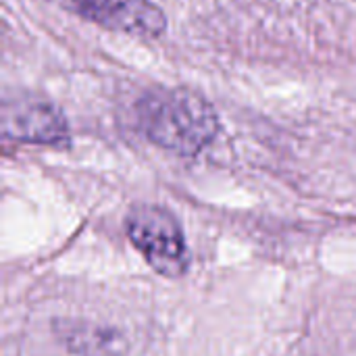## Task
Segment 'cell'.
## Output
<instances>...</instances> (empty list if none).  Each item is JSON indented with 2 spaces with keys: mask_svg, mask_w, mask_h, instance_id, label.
Here are the masks:
<instances>
[{
  "mask_svg": "<svg viewBox=\"0 0 356 356\" xmlns=\"http://www.w3.org/2000/svg\"><path fill=\"white\" fill-rule=\"evenodd\" d=\"M65 6L106 31L142 40H159L169 29L165 10L150 0H65Z\"/></svg>",
  "mask_w": 356,
  "mask_h": 356,
  "instance_id": "obj_3",
  "label": "cell"
},
{
  "mask_svg": "<svg viewBox=\"0 0 356 356\" xmlns=\"http://www.w3.org/2000/svg\"><path fill=\"white\" fill-rule=\"evenodd\" d=\"M134 113L142 136L177 156H196L221 127L211 100L190 88L146 90L136 100Z\"/></svg>",
  "mask_w": 356,
  "mask_h": 356,
  "instance_id": "obj_1",
  "label": "cell"
},
{
  "mask_svg": "<svg viewBox=\"0 0 356 356\" xmlns=\"http://www.w3.org/2000/svg\"><path fill=\"white\" fill-rule=\"evenodd\" d=\"M2 136L6 140L44 146H67L69 123L63 111L40 98H4Z\"/></svg>",
  "mask_w": 356,
  "mask_h": 356,
  "instance_id": "obj_4",
  "label": "cell"
},
{
  "mask_svg": "<svg viewBox=\"0 0 356 356\" xmlns=\"http://www.w3.org/2000/svg\"><path fill=\"white\" fill-rule=\"evenodd\" d=\"M125 232L146 263L165 277L186 273L190 257L179 221L163 207L136 204L125 219Z\"/></svg>",
  "mask_w": 356,
  "mask_h": 356,
  "instance_id": "obj_2",
  "label": "cell"
},
{
  "mask_svg": "<svg viewBox=\"0 0 356 356\" xmlns=\"http://www.w3.org/2000/svg\"><path fill=\"white\" fill-rule=\"evenodd\" d=\"M65 342L71 350L81 353V355L106 356L117 353V336H108L102 330H88L83 325L79 327H69L65 332Z\"/></svg>",
  "mask_w": 356,
  "mask_h": 356,
  "instance_id": "obj_5",
  "label": "cell"
}]
</instances>
